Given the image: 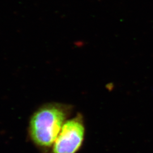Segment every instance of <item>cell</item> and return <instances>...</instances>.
Listing matches in <instances>:
<instances>
[{"label": "cell", "mask_w": 153, "mask_h": 153, "mask_svg": "<svg viewBox=\"0 0 153 153\" xmlns=\"http://www.w3.org/2000/svg\"><path fill=\"white\" fill-rule=\"evenodd\" d=\"M85 134L82 115L67 120L52 146V153H76L82 145Z\"/></svg>", "instance_id": "7a4b0ae2"}, {"label": "cell", "mask_w": 153, "mask_h": 153, "mask_svg": "<svg viewBox=\"0 0 153 153\" xmlns=\"http://www.w3.org/2000/svg\"><path fill=\"white\" fill-rule=\"evenodd\" d=\"M71 109L69 105L58 103L44 104L37 109L28 126L29 137L33 144L44 151L52 148Z\"/></svg>", "instance_id": "6da1fadb"}]
</instances>
